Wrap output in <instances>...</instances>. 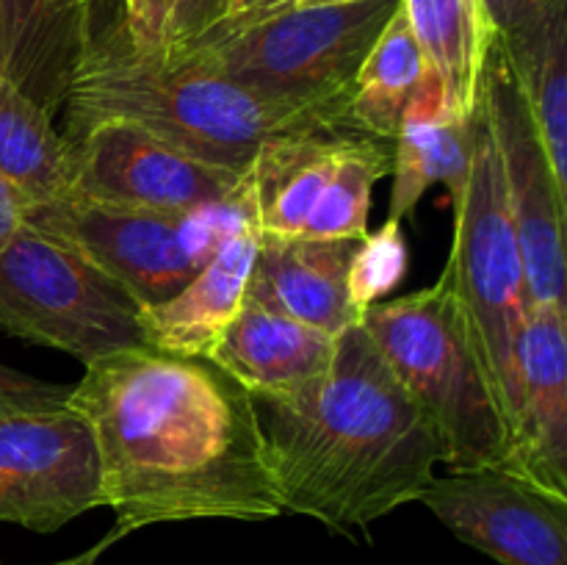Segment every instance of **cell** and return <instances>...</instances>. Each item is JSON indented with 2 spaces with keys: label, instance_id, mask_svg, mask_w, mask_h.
<instances>
[{
  "label": "cell",
  "instance_id": "obj_15",
  "mask_svg": "<svg viewBox=\"0 0 567 565\" xmlns=\"http://www.w3.org/2000/svg\"><path fill=\"white\" fill-rule=\"evenodd\" d=\"M363 242L271 238L258 233L247 299L330 336H341L363 316L349 282L354 255Z\"/></svg>",
  "mask_w": 567,
  "mask_h": 565
},
{
  "label": "cell",
  "instance_id": "obj_23",
  "mask_svg": "<svg viewBox=\"0 0 567 565\" xmlns=\"http://www.w3.org/2000/svg\"><path fill=\"white\" fill-rule=\"evenodd\" d=\"M426 72L430 70L424 55L399 6L354 78L352 103H349V122L354 131L393 142L404 111Z\"/></svg>",
  "mask_w": 567,
  "mask_h": 565
},
{
  "label": "cell",
  "instance_id": "obj_4",
  "mask_svg": "<svg viewBox=\"0 0 567 565\" xmlns=\"http://www.w3.org/2000/svg\"><path fill=\"white\" fill-rule=\"evenodd\" d=\"M360 325L435 430L446 469L515 471L509 427L446 271L421 291L369 305Z\"/></svg>",
  "mask_w": 567,
  "mask_h": 565
},
{
  "label": "cell",
  "instance_id": "obj_31",
  "mask_svg": "<svg viewBox=\"0 0 567 565\" xmlns=\"http://www.w3.org/2000/svg\"><path fill=\"white\" fill-rule=\"evenodd\" d=\"M22 210H25V203L20 194L0 181V244L22 225Z\"/></svg>",
  "mask_w": 567,
  "mask_h": 565
},
{
  "label": "cell",
  "instance_id": "obj_10",
  "mask_svg": "<svg viewBox=\"0 0 567 565\" xmlns=\"http://www.w3.org/2000/svg\"><path fill=\"white\" fill-rule=\"evenodd\" d=\"M70 144V194L114 208L192 214L236 203L247 175L205 164L144 127L103 120L64 136Z\"/></svg>",
  "mask_w": 567,
  "mask_h": 565
},
{
  "label": "cell",
  "instance_id": "obj_29",
  "mask_svg": "<svg viewBox=\"0 0 567 565\" xmlns=\"http://www.w3.org/2000/svg\"><path fill=\"white\" fill-rule=\"evenodd\" d=\"M288 6H291V0H225V6H221L219 11V20L214 22V28H210L197 44L208 42V39L214 37H221V33L236 31V28L241 25H249V22L255 20H264V17L269 14H277V11L288 9ZM197 44H194V48H197Z\"/></svg>",
  "mask_w": 567,
  "mask_h": 565
},
{
  "label": "cell",
  "instance_id": "obj_25",
  "mask_svg": "<svg viewBox=\"0 0 567 565\" xmlns=\"http://www.w3.org/2000/svg\"><path fill=\"white\" fill-rule=\"evenodd\" d=\"M404 275V242L399 225L385 222L377 236H365L352 264V297L360 310L374 305L385 291H391Z\"/></svg>",
  "mask_w": 567,
  "mask_h": 565
},
{
  "label": "cell",
  "instance_id": "obj_18",
  "mask_svg": "<svg viewBox=\"0 0 567 565\" xmlns=\"http://www.w3.org/2000/svg\"><path fill=\"white\" fill-rule=\"evenodd\" d=\"M468 170L471 120H463L449 109L441 81L426 72L393 138V188L388 222L399 225L404 216L413 214L426 188L435 183L449 188L454 203L463 194Z\"/></svg>",
  "mask_w": 567,
  "mask_h": 565
},
{
  "label": "cell",
  "instance_id": "obj_27",
  "mask_svg": "<svg viewBox=\"0 0 567 565\" xmlns=\"http://www.w3.org/2000/svg\"><path fill=\"white\" fill-rule=\"evenodd\" d=\"M177 0H122L116 39L133 55H166Z\"/></svg>",
  "mask_w": 567,
  "mask_h": 565
},
{
  "label": "cell",
  "instance_id": "obj_3",
  "mask_svg": "<svg viewBox=\"0 0 567 565\" xmlns=\"http://www.w3.org/2000/svg\"><path fill=\"white\" fill-rule=\"evenodd\" d=\"M64 109L66 136L94 122L122 120L241 177L275 138L352 127L343 103L266 97L194 59L127 53L116 33L83 61Z\"/></svg>",
  "mask_w": 567,
  "mask_h": 565
},
{
  "label": "cell",
  "instance_id": "obj_5",
  "mask_svg": "<svg viewBox=\"0 0 567 565\" xmlns=\"http://www.w3.org/2000/svg\"><path fill=\"white\" fill-rule=\"evenodd\" d=\"M443 271L452 277L471 338L513 438L518 408V341L532 302L502 164L482 103L471 116V170L463 194L454 199V242Z\"/></svg>",
  "mask_w": 567,
  "mask_h": 565
},
{
  "label": "cell",
  "instance_id": "obj_28",
  "mask_svg": "<svg viewBox=\"0 0 567 565\" xmlns=\"http://www.w3.org/2000/svg\"><path fill=\"white\" fill-rule=\"evenodd\" d=\"M221 6H225V0H177V11L169 31V48H166L164 59H175V55L192 50L219 20Z\"/></svg>",
  "mask_w": 567,
  "mask_h": 565
},
{
  "label": "cell",
  "instance_id": "obj_6",
  "mask_svg": "<svg viewBox=\"0 0 567 565\" xmlns=\"http://www.w3.org/2000/svg\"><path fill=\"white\" fill-rule=\"evenodd\" d=\"M402 0L288 9L208 39L175 59L293 103H352L354 78Z\"/></svg>",
  "mask_w": 567,
  "mask_h": 565
},
{
  "label": "cell",
  "instance_id": "obj_7",
  "mask_svg": "<svg viewBox=\"0 0 567 565\" xmlns=\"http://www.w3.org/2000/svg\"><path fill=\"white\" fill-rule=\"evenodd\" d=\"M0 330L83 366L144 347L136 299L92 260L25 222L0 244Z\"/></svg>",
  "mask_w": 567,
  "mask_h": 565
},
{
  "label": "cell",
  "instance_id": "obj_30",
  "mask_svg": "<svg viewBox=\"0 0 567 565\" xmlns=\"http://www.w3.org/2000/svg\"><path fill=\"white\" fill-rule=\"evenodd\" d=\"M482 3H485L487 17L496 28V37L504 39L524 28L529 20H535L554 0H482Z\"/></svg>",
  "mask_w": 567,
  "mask_h": 565
},
{
  "label": "cell",
  "instance_id": "obj_32",
  "mask_svg": "<svg viewBox=\"0 0 567 565\" xmlns=\"http://www.w3.org/2000/svg\"><path fill=\"white\" fill-rule=\"evenodd\" d=\"M116 541H120V532L111 530L109 535L103 537V541L94 543V546H92V548H86V552L75 554V557L59 559V563H48V565H97V563H100V557H103V554H105V548L114 546Z\"/></svg>",
  "mask_w": 567,
  "mask_h": 565
},
{
  "label": "cell",
  "instance_id": "obj_13",
  "mask_svg": "<svg viewBox=\"0 0 567 565\" xmlns=\"http://www.w3.org/2000/svg\"><path fill=\"white\" fill-rule=\"evenodd\" d=\"M515 474L567 496V308L532 305L518 341Z\"/></svg>",
  "mask_w": 567,
  "mask_h": 565
},
{
  "label": "cell",
  "instance_id": "obj_16",
  "mask_svg": "<svg viewBox=\"0 0 567 565\" xmlns=\"http://www.w3.org/2000/svg\"><path fill=\"white\" fill-rule=\"evenodd\" d=\"M255 247L258 227L252 210L247 208L236 230L175 297L142 310L144 347L177 358H208L214 343L247 302Z\"/></svg>",
  "mask_w": 567,
  "mask_h": 565
},
{
  "label": "cell",
  "instance_id": "obj_24",
  "mask_svg": "<svg viewBox=\"0 0 567 565\" xmlns=\"http://www.w3.org/2000/svg\"><path fill=\"white\" fill-rule=\"evenodd\" d=\"M393 142L352 131L338 155L336 172L321 192L299 238L363 242L369 236L371 194L391 172Z\"/></svg>",
  "mask_w": 567,
  "mask_h": 565
},
{
  "label": "cell",
  "instance_id": "obj_8",
  "mask_svg": "<svg viewBox=\"0 0 567 565\" xmlns=\"http://www.w3.org/2000/svg\"><path fill=\"white\" fill-rule=\"evenodd\" d=\"M247 208L244 181L236 203L192 214L114 208L66 194L53 203L28 205L22 222L92 260L144 310L175 297L236 230Z\"/></svg>",
  "mask_w": 567,
  "mask_h": 565
},
{
  "label": "cell",
  "instance_id": "obj_14",
  "mask_svg": "<svg viewBox=\"0 0 567 565\" xmlns=\"http://www.w3.org/2000/svg\"><path fill=\"white\" fill-rule=\"evenodd\" d=\"M100 3L105 0H0V78L53 120L83 61L109 37Z\"/></svg>",
  "mask_w": 567,
  "mask_h": 565
},
{
  "label": "cell",
  "instance_id": "obj_21",
  "mask_svg": "<svg viewBox=\"0 0 567 565\" xmlns=\"http://www.w3.org/2000/svg\"><path fill=\"white\" fill-rule=\"evenodd\" d=\"M498 44L567 192V0H554L524 28L498 37Z\"/></svg>",
  "mask_w": 567,
  "mask_h": 565
},
{
  "label": "cell",
  "instance_id": "obj_22",
  "mask_svg": "<svg viewBox=\"0 0 567 565\" xmlns=\"http://www.w3.org/2000/svg\"><path fill=\"white\" fill-rule=\"evenodd\" d=\"M0 181L28 205H44L70 194V144L14 83L0 78Z\"/></svg>",
  "mask_w": 567,
  "mask_h": 565
},
{
  "label": "cell",
  "instance_id": "obj_12",
  "mask_svg": "<svg viewBox=\"0 0 567 565\" xmlns=\"http://www.w3.org/2000/svg\"><path fill=\"white\" fill-rule=\"evenodd\" d=\"M103 507L94 443L72 410L0 421V521L55 532Z\"/></svg>",
  "mask_w": 567,
  "mask_h": 565
},
{
  "label": "cell",
  "instance_id": "obj_20",
  "mask_svg": "<svg viewBox=\"0 0 567 565\" xmlns=\"http://www.w3.org/2000/svg\"><path fill=\"white\" fill-rule=\"evenodd\" d=\"M426 70L441 81L446 105L471 120L480 105L482 72L496 44V28L482 0H402Z\"/></svg>",
  "mask_w": 567,
  "mask_h": 565
},
{
  "label": "cell",
  "instance_id": "obj_9",
  "mask_svg": "<svg viewBox=\"0 0 567 565\" xmlns=\"http://www.w3.org/2000/svg\"><path fill=\"white\" fill-rule=\"evenodd\" d=\"M480 103L493 144H496L498 164H502L504 192H507L509 214H513L515 236H518L520 258H524L529 302L567 308V192L557 183L546 144L537 133L529 105L509 70L498 37L482 72Z\"/></svg>",
  "mask_w": 567,
  "mask_h": 565
},
{
  "label": "cell",
  "instance_id": "obj_33",
  "mask_svg": "<svg viewBox=\"0 0 567 565\" xmlns=\"http://www.w3.org/2000/svg\"><path fill=\"white\" fill-rule=\"evenodd\" d=\"M358 3V0H291L293 9H316V6H343Z\"/></svg>",
  "mask_w": 567,
  "mask_h": 565
},
{
  "label": "cell",
  "instance_id": "obj_17",
  "mask_svg": "<svg viewBox=\"0 0 567 565\" xmlns=\"http://www.w3.org/2000/svg\"><path fill=\"white\" fill-rule=\"evenodd\" d=\"M336 338L247 299L208 360L247 388L252 399L282 397L310 386L330 369Z\"/></svg>",
  "mask_w": 567,
  "mask_h": 565
},
{
  "label": "cell",
  "instance_id": "obj_19",
  "mask_svg": "<svg viewBox=\"0 0 567 565\" xmlns=\"http://www.w3.org/2000/svg\"><path fill=\"white\" fill-rule=\"evenodd\" d=\"M349 133L352 127H336L264 144L247 175L249 210L260 236H302Z\"/></svg>",
  "mask_w": 567,
  "mask_h": 565
},
{
  "label": "cell",
  "instance_id": "obj_1",
  "mask_svg": "<svg viewBox=\"0 0 567 565\" xmlns=\"http://www.w3.org/2000/svg\"><path fill=\"white\" fill-rule=\"evenodd\" d=\"M66 410L86 421L120 537L177 521L286 515L252 393L208 358L122 349L86 366Z\"/></svg>",
  "mask_w": 567,
  "mask_h": 565
},
{
  "label": "cell",
  "instance_id": "obj_11",
  "mask_svg": "<svg viewBox=\"0 0 567 565\" xmlns=\"http://www.w3.org/2000/svg\"><path fill=\"white\" fill-rule=\"evenodd\" d=\"M419 502L498 565H567V496L515 471H452L435 476Z\"/></svg>",
  "mask_w": 567,
  "mask_h": 565
},
{
  "label": "cell",
  "instance_id": "obj_2",
  "mask_svg": "<svg viewBox=\"0 0 567 565\" xmlns=\"http://www.w3.org/2000/svg\"><path fill=\"white\" fill-rule=\"evenodd\" d=\"M255 408L282 510L338 535L419 502L435 480L441 441L360 321L319 380Z\"/></svg>",
  "mask_w": 567,
  "mask_h": 565
},
{
  "label": "cell",
  "instance_id": "obj_26",
  "mask_svg": "<svg viewBox=\"0 0 567 565\" xmlns=\"http://www.w3.org/2000/svg\"><path fill=\"white\" fill-rule=\"evenodd\" d=\"M72 386L39 380L22 371L0 366V421L44 419L64 413Z\"/></svg>",
  "mask_w": 567,
  "mask_h": 565
}]
</instances>
